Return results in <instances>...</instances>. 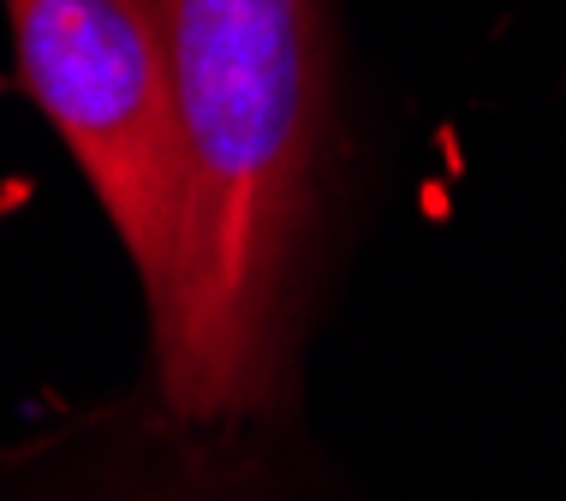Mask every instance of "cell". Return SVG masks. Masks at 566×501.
<instances>
[{
  "mask_svg": "<svg viewBox=\"0 0 566 501\" xmlns=\"http://www.w3.org/2000/svg\"><path fill=\"white\" fill-rule=\"evenodd\" d=\"M186 227L174 293L149 316L179 424L256 418L281 383L298 246L328 138L323 0H161Z\"/></svg>",
  "mask_w": 566,
  "mask_h": 501,
  "instance_id": "cell-1",
  "label": "cell"
},
{
  "mask_svg": "<svg viewBox=\"0 0 566 501\" xmlns=\"http://www.w3.org/2000/svg\"><path fill=\"white\" fill-rule=\"evenodd\" d=\"M7 24L24 96L84 167L156 316L174 293L186 227V144L161 0H7Z\"/></svg>",
  "mask_w": 566,
  "mask_h": 501,
  "instance_id": "cell-2",
  "label": "cell"
}]
</instances>
